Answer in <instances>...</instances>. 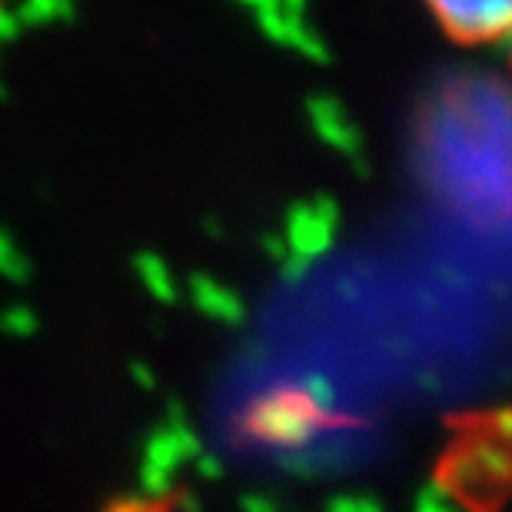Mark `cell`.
Instances as JSON below:
<instances>
[{
	"instance_id": "obj_1",
	"label": "cell",
	"mask_w": 512,
	"mask_h": 512,
	"mask_svg": "<svg viewBox=\"0 0 512 512\" xmlns=\"http://www.w3.org/2000/svg\"><path fill=\"white\" fill-rule=\"evenodd\" d=\"M459 44H489L512 34V0H426Z\"/></svg>"
}]
</instances>
